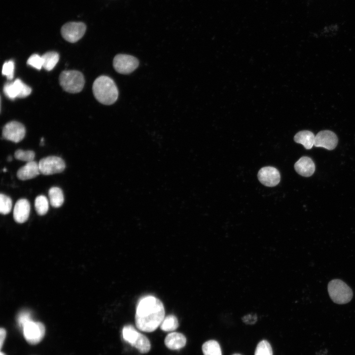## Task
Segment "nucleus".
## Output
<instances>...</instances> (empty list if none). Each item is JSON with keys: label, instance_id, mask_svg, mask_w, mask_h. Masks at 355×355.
<instances>
[{"label": "nucleus", "instance_id": "1", "mask_svg": "<svg viewBox=\"0 0 355 355\" xmlns=\"http://www.w3.org/2000/svg\"><path fill=\"white\" fill-rule=\"evenodd\" d=\"M165 318L162 302L157 298L146 296L140 299L135 314V324L141 331L151 332L160 325Z\"/></svg>", "mask_w": 355, "mask_h": 355}, {"label": "nucleus", "instance_id": "2", "mask_svg": "<svg viewBox=\"0 0 355 355\" xmlns=\"http://www.w3.org/2000/svg\"><path fill=\"white\" fill-rule=\"evenodd\" d=\"M92 90L94 97L100 103L110 105L118 96V90L113 80L109 76L101 75L94 81Z\"/></svg>", "mask_w": 355, "mask_h": 355}, {"label": "nucleus", "instance_id": "3", "mask_svg": "<svg viewBox=\"0 0 355 355\" xmlns=\"http://www.w3.org/2000/svg\"><path fill=\"white\" fill-rule=\"evenodd\" d=\"M327 290L331 300L335 303L345 304L352 299L353 293L351 288L340 279H334L328 284Z\"/></svg>", "mask_w": 355, "mask_h": 355}, {"label": "nucleus", "instance_id": "4", "mask_svg": "<svg viewBox=\"0 0 355 355\" xmlns=\"http://www.w3.org/2000/svg\"><path fill=\"white\" fill-rule=\"evenodd\" d=\"M59 82L65 91L71 93H76L82 90L85 80L81 72L75 70H69L63 71L61 73L59 76Z\"/></svg>", "mask_w": 355, "mask_h": 355}, {"label": "nucleus", "instance_id": "5", "mask_svg": "<svg viewBox=\"0 0 355 355\" xmlns=\"http://www.w3.org/2000/svg\"><path fill=\"white\" fill-rule=\"evenodd\" d=\"M24 337L30 344L36 345L43 338L45 328L42 323L38 321H30L22 328Z\"/></svg>", "mask_w": 355, "mask_h": 355}, {"label": "nucleus", "instance_id": "6", "mask_svg": "<svg viewBox=\"0 0 355 355\" xmlns=\"http://www.w3.org/2000/svg\"><path fill=\"white\" fill-rule=\"evenodd\" d=\"M86 26L82 22H70L65 24L61 29L62 37L67 41L74 43L84 36Z\"/></svg>", "mask_w": 355, "mask_h": 355}, {"label": "nucleus", "instance_id": "7", "mask_svg": "<svg viewBox=\"0 0 355 355\" xmlns=\"http://www.w3.org/2000/svg\"><path fill=\"white\" fill-rule=\"evenodd\" d=\"M39 168L40 174L51 175L62 172L65 169L64 161L60 157L50 156L40 160Z\"/></svg>", "mask_w": 355, "mask_h": 355}, {"label": "nucleus", "instance_id": "8", "mask_svg": "<svg viewBox=\"0 0 355 355\" xmlns=\"http://www.w3.org/2000/svg\"><path fill=\"white\" fill-rule=\"evenodd\" d=\"M139 62L135 57L127 54L116 55L113 60L115 70L120 74H129L138 67Z\"/></svg>", "mask_w": 355, "mask_h": 355}, {"label": "nucleus", "instance_id": "9", "mask_svg": "<svg viewBox=\"0 0 355 355\" xmlns=\"http://www.w3.org/2000/svg\"><path fill=\"white\" fill-rule=\"evenodd\" d=\"M32 92V89L25 84L22 80L17 78L13 82L6 83L3 87V92L5 95L11 100L16 98H25L28 96Z\"/></svg>", "mask_w": 355, "mask_h": 355}, {"label": "nucleus", "instance_id": "10", "mask_svg": "<svg viewBox=\"0 0 355 355\" xmlns=\"http://www.w3.org/2000/svg\"><path fill=\"white\" fill-rule=\"evenodd\" d=\"M26 134L24 126L21 123L12 121L6 123L2 129L3 138L14 142L22 141Z\"/></svg>", "mask_w": 355, "mask_h": 355}, {"label": "nucleus", "instance_id": "11", "mask_svg": "<svg viewBox=\"0 0 355 355\" xmlns=\"http://www.w3.org/2000/svg\"><path fill=\"white\" fill-rule=\"evenodd\" d=\"M259 181L263 185L273 187L280 182L281 176L279 171L273 167H265L261 168L257 175Z\"/></svg>", "mask_w": 355, "mask_h": 355}, {"label": "nucleus", "instance_id": "12", "mask_svg": "<svg viewBox=\"0 0 355 355\" xmlns=\"http://www.w3.org/2000/svg\"><path fill=\"white\" fill-rule=\"evenodd\" d=\"M338 143L336 135L330 130L319 132L315 136L314 146L321 147L328 150L334 149Z\"/></svg>", "mask_w": 355, "mask_h": 355}, {"label": "nucleus", "instance_id": "13", "mask_svg": "<svg viewBox=\"0 0 355 355\" xmlns=\"http://www.w3.org/2000/svg\"><path fill=\"white\" fill-rule=\"evenodd\" d=\"M30 204L26 199H20L16 203L13 210V218L19 223L25 222L29 218Z\"/></svg>", "mask_w": 355, "mask_h": 355}, {"label": "nucleus", "instance_id": "14", "mask_svg": "<svg viewBox=\"0 0 355 355\" xmlns=\"http://www.w3.org/2000/svg\"><path fill=\"white\" fill-rule=\"evenodd\" d=\"M39 174L38 163L33 161L21 167L17 172V177L20 180H26L35 178Z\"/></svg>", "mask_w": 355, "mask_h": 355}, {"label": "nucleus", "instance_id": "15", "mask_svg": "<svg viewBox=\"0 0 355 355\" xmlns=\"http://www.w3.org/2000/svg\"><path fill=\"white\" fill-rule=\"evenodd\" d=\"M294 169L300 175L308 177L311 176L315 172V165L311 158L303 156L295 163Z\"/></svg>", "mask_w": 355, "mask_h": 355}, {"label": "nucleus", "instance_id": "16", "mask_svg": "<svg viewBox=\"0 0 355 355\" xmlns=\"http://www.w3.org/2000/svg\"><path fill=\"white\" fill-rule=\"evenodd\" d=\"M186 343V339L185 336L181 333L176 332L168 334L164 340L165 346L172 350H179L184 347Z\"/></svg>", "mask_w": 355, "mask_h": 355}, {"label": "nucleus", "instance_id": "17", "mask_svg": "<svg viewBox=\"0 0 355 355\" xmlns=\"http://www.w3.org/2000/svg\"><path fill=\"white\" fill-rule=\"evenodd\" d=\"M294 140L302 144L306 149H310L314 145L315 136L310 131H301L294 136Z\"/></svg>", "mask_w": 355, "mask_h": 355}, {"label": "nucleus", "instance_id": "18", "mask_svg": "<svg viewBox=\"0 0 355 355\" xmlns=\"http://www.w3.org/2000/svg\"><path fill=\"white\" fill-rule=\"evenodd\" d=\"M51 205L54 208L60 207L63 204L64 196L62 189L58 187H52L48 191Z\"/></svg>", "mask_w": 355, "mask_h": 355}, {"label": "nucleus", "instance_id": "19", "mask_svg": "<svg viewBox=\"0 0 355 355\" xmlns=\"http://www.w3.org/2000/svg\"><path fill=\"white\" fill-rule=\"evenodd\" d=\"M43 62V68L46 71H50L55 67L59 60V55L57 52L50 51L41 56Z\"/></svg>", "mask_w": 355, "mask_h": 355}, {"label": "nucleus", "instance_id": "20", "mask_svg": "<svg viewBox=\"0 0 355 355\" xmlns=\"http://www.w3.org/2000/svg\"><path fill=\"white\" fill-rule=\"evenodd\" d=\"M202 350L204 355H222L220 346L215 340H211L205 342Z\"/></svg>", "mask_w": 355, "mask_h": 355}, {"label": "nucleus", "instance_id": "21", "mask_svg": "<svg viewBox=\"0 0 355 355\" xmlns=\"http://www.w3.org/2000/svg\"><path fill=\"white\" fill-rule=\"evenodd\" d=\"M132 346L136 348L142 354L148 353L151 348L149 339L144 335L140 332L136 340Z\"/></svg>", "mask_w": 355, "mask_h": 355}, {"label": "nucleus", "instance_id": "22", "mask_svg": "<svg viewBox=\"0 0 355 355\" xmlns=\"http://www.w3.org/2000/svg\"><path fill=\"white\" fill-rule=\"evenodd\" d=\"M160 326L164 331H174L178 327V320L175 316L168 315L164 318Z\"/></svg>", "mask_w": 355, "mask_h": 355}, {"label": "nucleus", "instance_id": "23", "mask_svg": "<svg viewBox=\"0 0 355 355\" xmlns=\"http://www.w3.org/2000/svg\"><path fill=\"white\" fill-rule=\"evenodd\" d=\"M122 333L123 339L131 346L134 343L139 334V332L132 325H127L124 326Z\"/></svg>", "mask_w": 355, "mask_h": 355}, {"label": "nucleus", "instance_id": "24", "mask_svg": "<svg viewBox=\"0 0 355 355\" xmlns=\"http://www.w3.org/2000/svg\"><path fill=\"white\" fill-rule=\"evenodd\" d=\"M35 207L38 214H45L49 208V202L47 198L44 195L37 196L35 200Z\"/></svg>", "mask_w": 355, "mask_h": 355}, {"label": "nucleus", "instance_id": "25", "mask_svg": "<svg viewBox=\"0 0 355 355\" xmlns=\"http://www.w3.org/2000/svg\"><path fill=\"white\" fill-rule=\"evenodd\" d=\"M254 355H273L270 343L265 340L261 341L256 346Z\"/></svg>", "mask_w": 355, "mask_h": 355}, {"label": "nucleus", "instance_id": "26", "mask_svg": "<svg viewBox=\"0 0 355 355\" xmlns=\"http://www.w3.org/2000/svg\"><path fill=\"white\" fill-rule=\"evenodd\" d=\"M12 208L11 198L2 193L0 195V212L2 214L9 213Z\"/></svg>", "mask_w": 355, "mask_h": 355}, {"label": "nucleus", "instance_id": "27", "mask_svg": "<svg viewBox=\"0 0 355 355\" xmlns=\"http://www.w3.org/2000/svg\"><path fill=\"white\" fill-rule=\"evenodd\" d=\"M14 157L17 160L29 162L34 161L35 153L32 150L18 149L15 152Z\"/></svg>", "mask_w": 355, "mask_h": 355}, {"label": "nucleus", "instance_id": "28", "mask_svg": "<svg viewBox=\"0 0 355 355\" xmlns=\"http://www.w3.org/2000/svg\"><path fill=\"white\" fill-rule=\"evenodd\" d=\"M14 71V63L12 60L5 62L2 66V74L9 80L13 79Z\"/></svg>", "mask_w": 355, "mask_h": 355}, {"label": "nucleus", "instance_id": "29", "mask_svg": "<svg viewBox=\"0 0 355 355\" xmlns=\"http://www.w3.org/2000/svg\"><path fill=\"white\" fill-rule=\"evenodd\" d=\"M27 64L40 70L43 67L42 57L36 54H33L28 59Z\"/></svg>", "mask_w": 355, "mask_h": 355}, {"label": "nucleus", "instance_id": "30", "mask_svg": "<svg viewBox=\"0 0 355 355\" xmlns=\"http://www.w3.org/2000/svg\"><path fill=\"white\" fill-rule=\"evenodd\" d=\"M17 320L19 326L22 329L26 323L32 320L30 312L25 310L21 311L17 316Z\"/></svg>", "mask_w": 355, "mask_h": 355}, {"label": "nucleus", "instance_id": "31", "mask_svg": "<svg viewBox=\"0 0 355 355\" xmlns=\"http://www.w3.org/2000/svg\"><path fill=\"white\" fill-rule=\"evenodd\" d=\"M242 319L246 324H253L257 321V317L256 314H249L244 316Z\"/></svg>", "mask_w": 355, "mask_h": 355}, {"label": "nucleus", "instance_id": "32", "mask_svg": "<svg viewBox=\"0 0 355 355\" xmlns=\"http://www.w3.org/2000/svg\"><path fill=\"white\" fill-rule=\"evenodd\" d=\"M6 332L4 328L1 327L0 329V348L1 349L5 338L6 337Z\"/></svg>", "mask_w": 355, "mask_h": 355}, {"label": "nucleus", "instance_id": "33", "mask_svg": "<svg viewBox=\"0 0 355 355\" xmlns=\"http://www.w3.org/2000/svg\"><path fill=\"white\" fill-rule=\"evenodd\" d=\"M12 160V157L9 156L8 157L7 160L8 161H11Z\"/></svg>", "mask_w": 355, "mask_h": 355}, {"label": "nucleus", "instance_id": "34", "mask_svg": "<svg viewBox=\"0 0 355 355\" xmlns=\"http://www.w3.org/2000/svg\"><path fill=\"white\" fill-rule=\"evenodd\" d=\"M0 355H5V354L2 351L0 352Z\"/></svg>", "mask_w": 355, "mask_h": 355}, {"label": "nucleus", "instance_id": "35", "mask_svg": "<svg viewBox=\"0 0 355 355\" xmlns=\"http://www.w3.org/2000/svg\"><path fill=\"white\" fill-rule=\"evenodd\" d=\"M241 355L239 354H233V355Z\"/></svg>", "mask_w": 355, "mask_h": 355}]
</instances>
